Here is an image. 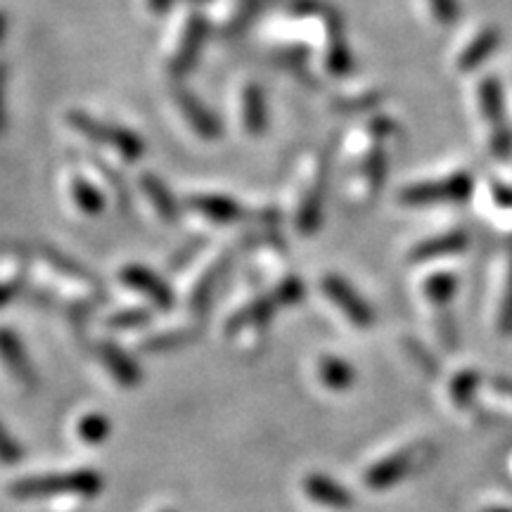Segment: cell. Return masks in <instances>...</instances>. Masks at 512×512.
Returning a JSON list of instances; mask_svg holds the SVG:
<instances>
[{"label":"cell","mask_w":512,"mask_h":512,"mask_svg":"<svg viewBox=\"0 0 512 512\" xmlns=\"http://www.w3.org/2000/svg\"><path fill=\"white\" fill-rule=\"evenodd\" d=\"M105 479L98 470H74L64 472V475H41L19 479L10 486L12 496L31 501V498H57V496H72V498H95L100 496Z\"/></svg>","instance_id":"obj_1"},{"label":"cell","mask_w":512,"mask_h":512,"mask_svg":"<svg viewBox=\"0 0 512 512\" xmlns=\"http://www.w3.org/2000/svg\"><path fill=\"white\" fill-rule=\"evenodd\" d=\"M67 124L72 126L76 133H81L83 138L93 140V143H98L102 147H110V150L117 152L121 159H126V162H138V159L145 155L143 138H140L136 131H131V128L110 124V121H100L81 110L69 112Z\"/></svg>","instance_id":"obj_2"},{"label":"cell","mask_w":512,"mask_h":512,"mask_svg":"<svg viewBox=\"0 0 512 512\" xmlns=\"http://www.w3.org/2000/svg\"><path fill=\"white\" fill-rule=\"evenodd\" d=\"M472 192V178L467 174H451L441 181H425L408 185L401 190L399 200L408 207L418 204H434V202H460Z\"/></svg>","instance_id":"obj_3"},{"label":"cell","mask_w":512,"mask_h":512,"mask_svg":"<svg viewBox=\"0 0 512 512\" xmlns=\"http://www.w3.org/2000/svg\"><path fill=\"white\" fill-rule=\"evenodd\" d=\"M320 287H323V292L328 294L330 302L349 318L351 325H356V328L361 330L373 328L375 323L373 306H370L366 299L354 290V285H351L349 280H344L342 275L330 273L320 280Z\"/></svg>","instance_id":"obj_4"},{"label":"cell","mask_w":512,"mask_h":512,"mask_svg":"<svg viewBox=\"0 0 512 512\" xmlns=\"http://www.w3.org/2000/svg\"><path fill=\"white\" fill-rule=\"evenodd\" d=\"M420 458V446H411L392 453V456L377 460V463L366 472V486L373 491L392 489L394 484L403 482V479L411 475L415 467H418Z\"/></svg>","instance_id":"obj_5"},{"label":"cell","mask_w":512,"mask_h":512,"mask_svg":"<svg viewBox=\"0 0 512 512\" xmlns=\"http://www.w3.org/2000/svg\"><path fill=\"white\" fill-rule=\"evenodd\" d=\"M174 100H176V107L183 114V119L188 121V126L195 131V136H200L202 140L221 138V121L214 117V112L207 110V105H204L195 93L183 86H176Z\"/></svg>","instance_id":"obj_6"},{"label":"cell","mask_w":512,"mask_h":512,"mask_svg":"<svg viewBox=\"0 0 512 512\" xmlns=\"http://www.w3.org/2000/svg\"><path fill=\"white\" fill-rule=\"evenodd\" d=\"M119 278L126 287H131V290H136L143 294V297L150 299L157 309L166 311L174 306V292H171V287L166 285L157 273L147 271L145 266L128 264L126 268H121Z\"/></svg>","instance_id":"obj_7"},{"label":"cell","mask_w":512,"mask_h":512,"mask_svg":"<svg viewBox=\"0 0 512 512\" xmlns=\"http://www.w3.org/2000/svg\"><path fill=\"white\" fill-rule=\"evenodd\" d=\"M0 361H3V366L8 368V373L15 377L17 384H22V387H29V389L34 387L36 373L27 356V349H24L22 339L8 328H0Z\"/></svg>","instance_id":"obj_8"},{"label":"cell","mask_w":512,"mask_h":512,"mask_svg":"<svg viewBox=\"0 0 512 512\" xmlns=\"http://www.w3.org/2000/svg\"><path fill=\"white\" fill-rule=\"evenodd\" d=\"M302 489L306 498H311L313 503L323 505V508L332 510H349L354 508V496L347 486H342L335 479L328 475H320V472H313L302 482Z\"/></svg>","instance_id":"obj_9"},{"label":"cell","mask_w":512,"mask_h":512,"mask_svg":"<svg viewBox=\"0 0 512 512\" xmlns=\"http://www.w3.org/2000/svg\"><path fill=\"white\" fill-rule=\"evenodd\" d=\"M204 36H207V19L202 15H192L188 19V27H185V34L181 36V46L171 57V74L181 79L183 74H188L192 67H195L197 57H200Z\"/></svg>","instance_id":"obj_10"},{"label":"cell","mask_w":512,"mask_h":512,"mask_svg":"<svg viewBox=\"0 0 512 512\" xmlns=\"http://www.w3.org/2000/svg\"><path fill=\"white\" fill-rule=\"evenodd\" d=\"M242 126L252 138L264 136L268 128V100L259 83H247L240 93Z\"/></svg>","instance_id":"obj_11"},{"label":"cell","mask_w":512,"mask_h":512,"mask_svg":"<svg viewBox=\"0 0 512 512\" xmlns=\"http://www.w3.org/2000/svg\"><path fill=\"white\" fill-rule=\"evenodd\" d=\"M188 207L195 214L204 216V219L214 223H235L245 216L240 202H235L228 195H216V192H202V195H192L188 200Z\"/></svg>","instance_id":"obj_12"},{"label":"cell","mask_w":512,"mask_h":512,"mask_svg":"<svg viewBox=\"0 0 512 512\" xmlns=\"http://www.w3.org/2000/svg\"><path fill=\"white\" fill-rule=\"evenodd\" d=\"M323 200H325V169L318 171L316 181L309 185L302 204L297 211V230L302 235H313L323 219Z\"/></svg>","instance_id":"obj_13"},{"label":"cell","mask_w":512,"mask_h":512,"mask_svg":"<svg viewBox=\"0 0 512 512\" xmlns=\"http://www.w3.org/2000/svg\"><path fill=\"white\" fill-rule=\"evenodd\" d=\"M465 247H467L465 230H448V233H441L437 238H430L420 242V245H415L411 252V261L441 259V256H448V254H460Z\"/></svg>","instance_id":"obj_14"},{"label":"cell","mask_w":512,"mask_h":512,"mask_svg":"<svg viewBox=\"0 0 512 512\" xmlns=\"http://www.w3.org/2000/svg\"><path fill=\"white\" fill-rule=\"evenodd\" d=\"M140 190L147 197V202L152 204V209L157 211L162 221H176L178 219V202L171 195V190L166 188V183L155 174H143L140 176Z\"/></svg>","instance_id":"obj_15"},{"label":"cell","mask_w":512,"mask_h":512,"mask_svg":"<svg viewBox=\"0 0 512 512\" xmlns=\"http://www.w3.org/2000/svg\"><path fill=\"white\" fill-rule=\"evenodd\" d=\"M318 380L330 392H347L356 384V370L339 356H323L318 361Z\"/></svg>","instance_id":"obj_16"},{"label":"cell","mask_w":512,"mask_h":512,"mask_svg":"<svg viewBox=\"0 0 512 512\" xmlns=\"http://www.w3.org/2000/svg\"><path fill=\"white\" fill-rule=\"evenodd\" d=\"M477 105L482 117L486 119V124L491 126V133L508 128L503 124V88L496 79H486L479 83Z\"/></svg>","instance_id":"obj_17"},{"label":"cell","mask_w":512,"mask_h":512,"mask_svg":"<svg viewBox=\"0 0 512 512\" xmlns=\"http://www.w3.org/2000/svg\"><path fill=\"white\" fill-rule=\"evenodd\" d=\"M498 43H501V34H498V29H482L479 34L472 38L470 43L463 48V53L458 57V69L460 72H470V69H475L482 64L486 57H489L494 50L498 48Z\"/></svg>","instance_id":"obj_18"},{"label":"cell","mask_w":512,"mask_h":512,"mask_svg":"<svg viewBox=\"0 0 512 512\" xmlns=\"http://www.w3.org/2000/svg\"><path fill=\"white\" fill-rule=\"evenodd\" d=\"M100 358L119 384H124V387H138L140 368L136 366V361H131V356L124 354L119 347H114V344H105L100 349Z\"/></svg>","instance_id":"obj_19"},{"label":"cell","mask_w":512,"mask_h":512,"mask_svg":"<svg viewBox=\"0 0 512 512\" xmlns=\"http://www.w3.org/2000/svg\"><path fill=\"white\" fill-rule=\"evenodd\" d=\"M479 384H482V375H479L477 370H460V373H456L448 380V399H451V403L458 411H467V408L475 406Z\"/></svg>","instance_id":"obj_20"},{"label":"cell","mask_w":512,"mask_h":512,"mask_svg":"<svg viewBox=\"0 0 512 512\" xmlns=\"http://www.w3.org/2000/svg\"><path fill=\"white\" fill-rule=\"evenodd\" d=\"M422 292H425L427 302L432 306H444L451 304V299L456 297L458 292V278L453 273H446V271H437L432 275H427L425 285H422Z\"/></svg>","instance_id":"obj_21"},{"label":"cell","mask_w":512,"mask_h":512,"mask_svg":"<svg viewBox=\"0 0 512 512\" xmlns=\"http://www.w3.org/2000/svg\"><path fill=\"white\" fill-rule=\"evenodd\" d=\"M69 195H72L76 207L88 216H98L105 209V197L100 195V190L79 176L72 178V183H69Z\"/></svg>","instance_id":"obj_22"},{"label":"cell","mask_w":512,"mask_h":512,"mask_svg":"<svg viewBox=\"0 0 512 512\" xmlns=\"http://www.w3.org/2000/svg\"><path fill=\"white\" fill-rule=\"evenodd\" d=\"M76 432H79V439L83 441V444L100 446V444H105L107 437H110L112 422L107 415H102V413H88L79 420Z\"/></svg>","instance_id":"obj_23"},{"label":"cell","mask_w":512,"mask_h":512,"mask_svg":"<svg viewBox=\"0 0 512 512\" xmlns=\"http://www.w3.org/2000/svg\"><path fill=\"white\" fill-rule=\"evenodd\" d=\"M361 176H363V185H366V192L377 195L384 183V176H387V157H384L382 147H375V150L370 152L366 162H363Z\"/></svg>","instance_id":"obj_24"},{"label":"cell","mask_w":512,"mask_h":512,"mask_svg":"<svg viewBox=\"0 0 512 512\" xmlns=\"http://www.w3.org/2000/svg\"><path fill=\"white\" fill-rule=\"evenodd\" d=\"M496 328L503 335L512 332V254L505 264V278H503V292H501V304L496 311Z\"/></svg>","instance_id":"obj_25"},{"label":"cell","mask_w":512,"mask_h":512,"mask_svg":"<svg viewBox=\"0 0 512 512\" xmlns=\"http://www.w3.org/2000/svg\"><path fill=\"white\" fill-rule=\"evenodd\" d=\"M427 5H430L434 19H437L439 24H444V27H451V24L458 22L460 17L458 0H427Z\"/></svg>","instance_id":"obj_26"},{"label":"cell","mask_w":512,"mask_h":512,"mask_svg":"<svg viewBox=\"0 0 512 512\" xmlns=\"http://www.w3.org/2000/svg\"><path fill=\"white\" fill-rule=\"evenodd\" d=\"M304 285L299 283L297 278H287L280 283L278 290H275V302H278V306H292V304H299L304 299Z\"/></svg>","instance_id":"obj_27"},{"label":"cell","mask_w":512,"mask_h":512,"mask_svg":"<svg viewBox=\"0 0 512 512\" xmlns=\"http://www.w3.org/2000/svg\"><path fill=\"white\" fill-rule=\"evenodd\" d=\"M22 446L12 439V434L5 430L3 422H0V463L3 465H17L22 460Z\"/></svg>","instance_id":"obj_28"},{"label":"cell","mask_w":512,"mask_h":512,"mask_svg":"<svg viewBox=\"0 0 512 512\" xmlns=\"http://www.w3.org/2000/svg\"><path fill=\"white\" fill-rule=\"evenodd\" d=\"M19 287H22V283H19V278H10V280L0 278V309H3L5 304H10L12 299H15V294L19 292Z\"/></svg>","instance_id":"obj_29"},{"label":"cell","mask_w":512,"mask_h":512,"mask_svg":"<svg viewBox=\"0 0 512 512\" xmlns=\"http://www.w3.org/2000/svg\"><path fill=\"white\" fill-rule=\"evenodd\" d=\"M147 320V313L143 311H126L124 316H117L112 320V325H117V328H133V325H143Z\"/></svg>","instance_id":"obj_30"},{"label":"cell","mask_w":512,"mask_h":512,"mask_svg":"<svg viewBox=\"0 0 512 512\" xmlns=\"http://www.w3.org/2000/svg\"><path fill=\"white\" fill-rule=\"evenodd\" d=\"M5 128V67L0 64V133Z\"/></svg>","instance_id":"obj_31"},{"label":"cell","mask_w":512,"mask_h":512,"mask_svg":"<svg viewBox=\"0 0 512 512\" xmlns=\"http://www.w3.org/2000/svg\"><path fill=\"white\" fill-rule=\"evenodd\" d=\"M50 261H53V264H60V266H72V264H64V259L60 254H50ZM67 273L69 275H81L79 268H67Z\"/></svg>","instance_id":"obj_32"},{"label":"cell","mask_w":512,"mask_h":512,"mask_svg":"<svg viewBox=\"0 0 512 512\" xmlns=\"http://www.w3.org/2000/svg\"><path fill=\"white\" fill-rule=\"evenodd\" d=\"M171 3H174V0H147V5H150V8H152V10H157V12L166 10V8H169Z\"/></svg>","instance_id":"obj_33"},{"label":"cell","mask_w":512,"mask_h":512,"mask_svg":"<svg viewBox=\"0 0 512 512\" xmlns=\"http://www.w3.org/2000/svg\"><path fill=\"white\" fill-rule=\"evenodd\" d=\"M482 512H512V508H505V505H486Z\"/></svg>","instance_id":"obj_34"},{"label":"cell","mask_w":512,"mask_h":512,"mask_svg":"<svg viewBox=\"0 0 512 512\" xmlns=\"http://www.w3.org/2000/svg\"><path fill=\"white\" fill-rule=\"evenodd\" d=\"M5 27H8V22H5V15L0 12V43H3V38H5Z\"/></svg>","instance_id":"obj_35"}]
</instances>
